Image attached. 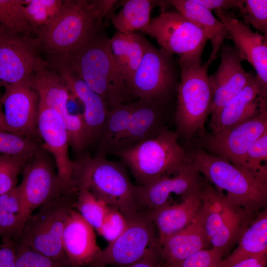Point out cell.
Masks as SVG:
<instances>
[{"label": "cell", "mask_w": 267, "mask_h": 267, "mask_svg": "<svg viewBox=\"0 0 267 267\" xmlns=\"http://www.w3.org/2000/svg\"><path fill=\"white\" fill-rule=\"evenodd\" d=\"M22 176L17 188L21 204L20 216L24 225L37 208L65 193L44 149L25 164Z\"/></svg>", "instance_id": "4fadbf2b"}, {"label": "cell", "mask_w": 267, "mask_h": 267, "mask_svg": "<svg viewBox=\"0 0 267 267\" xmlns=\"http://www.w3.org/2000/svg\"><path fill=\"white\" fill-rule=\"evenodd\" d=\"M127 220L124 232L101 250L90 266L129 265L142 259L151 249L160 248L156 228L148 213L140 212Z\"/></svg>", "instance_id": "7c38bea8"}, {"label": "cell", "mask_w": 267, "mask_h": 267, "mask_svg": "<svg viewBox=\"0 0 267 267\" xmlns=\"http://www.w3.org/2000/svg\"><path fill=\"white\" fill-rule=\"evenodd\" d=\"M257 213L233 204L204 180L199 215L209 244L223 256L239 241Z\"/></svg>", "instance_id": "52a82bcc"}, {"label": "cell", "mask_w": 267, "mask_h": 267, "mask_svg": "<svg viewBox=\"0 0 267 267\" xmlns=\"http://www.w3.org/2000/svg\"><path fill=\"white\" fill-rule=\"evenodd\" d=\"M29 82L37 92L39 102L54 110L61 117L68 132L69 145L76 154L87 148V134L82 114L70 113L68 103L71 93L50 64L41 57Z\"/></svg>", "instance_id": "30bf717a"}, {"label": "cell", "mask_w": 267, "mask_h": 267, "mask_svg": "<svg viewBox=\"0 0 267 267\" xmlns=\"http://www.w3.org/2000/svg\"><path fill=\"white\" fill-rule=\"evenodd\" d=\"M74 208L98 233L109 206L89 190L80 189L77 191Z\"/></svg>", "instance_id": "1f68e13d"}, {"label": "cell", "mask_w": 267, "mask_h": 267, "mask_svg": "<svg viewBox=\"0 0 267 267\" xmlns=\"http://www.w3.org/2000/svg\"><path fill=\"white\" fill-rule=\"evenodd\" d=\"M267 92L258 76L251 73L244 88L211 118L212 133L231 129L255 116L267 105Z\"/></svg>", "instance_id": "44dd1931"}, {"label": "cell", "mask_w": 267, "mask_h": 267, "mask_svg": "<svg viewBox=\"0 0 267 267\" xmlns=\"http://www.w3.org/2000/svg\"><path fill=\"white\" fill-rule=\"evenodd\" d=\"M143 37L136 32L122 33L117 31L110 38L112 56L128 88L144 54Z\"/></svg>", "instance_id": "83f0119b"}, {"label": "cell", "mask_w": 267, "mask_h": 267, "mask_svg": "<svg viewBox=\"0 0 267 267\" xmlns=\"http://www.w3.org/2000/svg\"><path fill=\"white\" fill-rule=\"evenodd\" d=\"M222 257L216 249H204L171 267H221Z\"/></svg>", "instance_id": "60d3db41"}, {"label": "cell", "mask_w": 267, "mask_h": 267, "mask_svg": "<svg viewBox=\"0 0 267 267\" xmlns=\"http://www.w3.org/2000/svg\"><path fill=\"white\" fill-rule=\"evenodd\" d=\"M156 1L150 0H127L122 8L110 17L111 23L117 31L133 33L140 30L144 32L148 27L150 13Z\"/></svg>", "instance_id": "4dcf8cb0"}, {"label": "cell", "mask_w": 267, "mask_h": 267, "mask_svg": "<svg viewBox=\"0 0 267 267\" xmlns=\"http://www.w3.org/2000/svg\"><path fill=\"white\" fill-rule=\"evenodd\" d=\"M169 3L176 11L194 24L211 42L212 51L208 59L213 62L218 57L225 39L228 37L224 24L216 19L209 9L195 0H172Z\"/></svg>", "instance_id": "4316f807"}, {"label": "cell", "mask_w": 267, "mask_h": 267, "mask_svg": "<svg viewBox=\"0 0 267 267\" xmlns=\"http://www.w3.org/2000/svg\"></svg>", "instance_id": "f907efd6"}, {"label": "cell", "mask_w": 267, "mask_h": 267, "mask_svg": "<svg viewBox=\"0 0 267 267\" xmlns=\"http://www.w3.org/2000/svg\"><path fill=\"white\" fill-rule=\"evenodd\" d=\"M170 105V103L151 99L134 100L129 123L113 155L154 137L167 130L165 120Z\"/></svg>", "instance_id": "7402d4cb"}, {"label": "cell", "mask_w": 267, "mask_h": 267, "mask_svg": "<svg viewBox=\"0 0 267 267\" xmlns=\"http://www.w3.org/2000/svg\"><path fill=\"white\" fill-rule=\"evenodd\" d=\"M209 245L198 213L191 223L168 237L161 246L163 267H171Z\"/></svg>", "instance_id": "484cf974"}, {"label": "cell", "mask_w": 267, "mask_h": 267, "mask_svg": "<svg viewBox=\"0 0 267 267\" xmlns=\"http://www.w3.org/2000/svg\"><path fill=\"white\" fill-rule=\"evenodd\" d=\"M239 9L246 25L267 35V0H244Z\"/></svg>", "instance_id": "74e56055"}, {"label": "cell", "mask_w": 267, "mask_h": 267, "mask_svg": "<svg viewBox=\"0 0 267 267\" xmlns=\"http://www.w3.org/2000/svg\"><path fill=\"white\" fill-rule=\"evenodd\" d=\"M214 11L225 26L228 37L234 42L242 60H246L254 67L267 89V35L253 32L227 11Z\"/></svg>", "instance_id": "603a6c76"}, {"label": "cell", "mask_w": 267, "mask_h": 267, "mask_svg": "<svg viewBox=\"0 0 267 267\" xmlns=\"http://www.w3.org/2000/svg\"><path fill=\"white\" fill-rule=\"evenodd\" d=\"M202 186L181 198L180 202L170 203L148 213L156 228L160 247L196 219L201 206Z\"/></svg>", "instance_id": "d4e9b609"}, {"label": "cell", "mask_w": 267, "mask_h": 267, "mask_svg": "<svg viewBox=\"0 0 267 267\" xmlns=\"http://www.w3.org/2000/svg\"><path fill=\"white\" fill-rule=\"evenodd\" d=\"M31 159L9 155L0 170V195L15 187L18 177Z\"/></svg>", "instance_id": "f35d334b"}, {"label": "cell", "mask_w": 267, "mask_h": 267, "mask_svg": "<svg viewBox=\"0 0 267 267\" xmlns=\"http://www.w3.org/2000/svg\"><path fill=\"white\" fill-rule=\"evenodd\" d=\"M32 35L0 28V87L28 80L41 58Z\"/></svg>", "instance_id": "9a60e30c"}, {"label": "cell", "mask_w": 267, "mask_h": 267, "mask_svg": "<svg viewBox=\"0 0 267 267\" xmlns=\"http://www.w3.org/2000/svg\"><path fill=\"white\" fill-rule=\"evenodd\" d=\"M127 225L128 220L125 216L116 208L109 206L98 233L110 243L124 232Z\"/></svg>", "instance_id": "ab89813d"}, {"label": "cell", "mask_w": 267, "mask_h": 267, "mask_svg": "<svg viewBox=\"0 0 267 267\" xmlns=\"http://www.w3.org/2000/svg\"><path fill=\"white\" fill-rule=\"evenodd\" d=\"M142 61L128 89L135 99H151L170 103L177 94L180 67L174 55L153 45L144 37Z\"/></svg>", "instance_id": "9c48e42d"}, {"label": "cell", "mask_w": 267, "mask_h": 267, "mask_svg": "<svg viewBox=\"0 0 267 267\" xmlns=\"http://www.w3.org/2000/svg\"><path fill=\"white\" fill-rule=\"evenodd\" d=\"M9 155L0 154V170Z\"/></svg>", "instance_id": "681fc988"}, {"label": "cell", "mask_w": 267, "mask_h": 267, "mask_svg": "<svg viewBox=\"0 0 267 267\" xmlns=\"http://www.w3.org/2000/svg\"><path fill=\"white\" fill-rule=\"evenodd\" d=\"M206 8L211 10L226 11L240 7L243 0H195Z\"/></svg>", "instance_id": "bcb514c9"}, {"label": "cell", "mask_w": 267, "mask_h": 267, "mask_svg": "<svg viewBox=\"0 0 267 267\" xmlns=\"http://www.w3.org/2000/svg\"><path fill=\"white\" fill-rule=\"evenodd\" d=\"M116 0H66L55 17L37 30L40 49L49 57L66 55L103 24Z\"/></svg>", "instance_id": "7a4b0ae2"}, {"label": "cell", "mask_w": 267, "mask_h": 267, "mask_svg": "<svg viewBox=\"0 0 267 267\" xmlns=\"http://www.w3.org/2000/svg\"><path fill=\"white\" fill-rule=\"evenodd\" d=\"M49 63L63 79L73 97L84 107L82 114L87 134V147L96 145L101 136L108 111L107 101L96 93L63 62L55 58Z\"/></svg>", "instance_id": "ac0fdd59"}, {"label": "cell", "mask_w": 267, "mask_h": 267, "mask_svg": "<svg viewBox=\"0 0 267 267\" xmlns=\"http://www.w3.org/2000/svg\"><path fill=\"white\" fill-rule=\"evenodd\" d=\"M94 230L77 210L71 211L65 222L62 246L72 267L90 266L100 253Z\"/></svg>", "instance_id": "cb8c5ba5"}, {"label": "cell", "mask_w": 267, "mask_h": 267, "mask_svg": "<svg viewBox=\"0 0 267 267\" xmlns=\"http://www.w3.org/2000/svg\"><path fill=\"white\" fill-rule=\"evenodd\" d=\"M73 181L76 192L80 189L89 190L108 206L118 209L127 219L142 212L136 185L132 183L122 161L81 155L73 161Z\"/></svg>", "instance_id": "3957f363"}, {"label": "cell", "mask_w": 267, "mask_h": 267, "mask_svg": "<svg viewBox=\"0 0 267 267\" xmlns=\"http://www.w3.org/2000/svg\"><path fill=\"white\" fill-rule=\"evenodd\" d=\"M28 80L4 86L1 100L5 131L35 140L39 98Z\"/></svg>", "instance_id": "2e32d148"}, {"label": "cell", "mask_w": 267, "mask_h": 267, "mask_svg": "<svg viewBox=\"0 0 267 267\" xmlns=\"http://www.w3.org/2000/svg\"><path fill=\"white\" fill-rule=\"evenodd\" d=\"M0 206L10 212L20 215L21 204L17 186L0 195Z\"/></svg>", "instance_id": "ee69618b"}, {"label": "cell", "mask_w": 267, "mask_h": 267, "mask_svg": "<svg viewBox=\"0 0 267 267\" xmlns=\"http://www.w3.org/2000/svg\"><path fill=\"white\" fill-rule=\"evenodd\" d=\"M220 51V65L209 77L213 92L211 118L244 88L251 76L243 68V60L235 46L223 44Z\"/></svg>", "instance_id": "ffe728a7"}, {"label": "cell", "mask_w": 267, "mask_h": 267, "mask_svg": "<svg viewBox=\"0 0 267 267\" xmlns=\"http://www.w3.org/2000/svg\"><path fill=\"white\" fill-rule=\"evenodd\" d=\"M76 194H63L41 205L27 220L16 242L49 258L67 259L62 235L65 221L74 209Z\"/></svg>", "instance_id": "ba28073f"}, {"label": "cell", "mask_w": 267, "mask_h": 267, "mask_svg": "<svg viewBox=\"0 0 267 267\" xmlns=\"http://www.w3.org/2000/svg\"><path fill=\"white\" fill-rule=\"evenodd\" d=\"M16 267H72L67 259H54L16 242Z\"/></svg>", "instance_id": "8d00e7d4"}, {"label": "cell", "mask_w": 267, "mask_h": 267, "mask_svg": "<svg viewBox=\"0 0 267 267\" xmlns=\"http://www.w3.org/2000/svg\"><path fill=\"white\" fill-rule=\"evenodd\" d=\"M0 28L29 35L36 33L27 19L24 0H0Z\"/></svg>", "instance_id": "d6a6232c"}, {"label": "cell", "mask_w": 267, "mask_h": 267, "mask_svg": "<svg viewBox=\"0 0 267 267\" xmlns=\"http://www.w3.org/2000/svg\"><path fill=\"white\" fill-rule=\"evenodd\" d=\"M27 19L35 31L49 23L57 14L63 0H24Z\"/></svg>", "instance_id": "836d02e7"}, {"label": "cell", "mask_w": 267, "mask_h": 267, "mask_svg": "<svg viewBox=\"0 0 267 267\" xmlns=\"http://www.w3.org/2000/svg\"><path fill=\"white\" fill-rule=\"evenodd\" d=\"M24 223L19 214L10 212L0 206V237L2 240L19 238Z\"/></svg>", "instance_id": "b9f144b4"}, {"label": "cell", "mask_w": 267, "mask_h": 267, "mask_svg": "<svg viewBox=\"0 0 267 267\" xmlns=\"http://www.w3.org/2000/svg\"><path fill=\"white\" fill-rule=\"evenodd\" d=\"M160 248H156L149 251L142 259L132 264L125 266H113L111 267H163L160 258ZM90 267H107L104 266H93Z\"/></svg>", "instance_id": "f6af8a7d"}, {"label": "cell", "mask_w": 267, "mask_h": 267, "mask_svg": "<svg viewBox=\"0 0 267 267\" xmlns=\"http://www.w3.org/2000/svg\"><path fill=\"white\" fill-rule=\"evenodd\" d=\"M16 241L6 239L2 240L0 246V267H16Z\"/></svg>", "instance_id": "7bdbcfd3"}, {"label": "cell", "mask_w": 267, "mask_h": 267, "mask_svg": "<svg viewBox=\"0 0 267 267\" xmlns=\"http://www.w3.org/2000/svg\"><path fill=\"white\" fill-rule=\"evenodd\" d=\"M160 48L178 56V61L201 63L208 41L202 30L177 11H163L150 21L143 32Z\"/></svg>", "instance_id": "8fae6325"}, {"label": "cell", "mask_w": 267, "mask_h": 267, "mask_svg": "<svg viewBox=\"0 0 267 267\" xmlns=\"http://www.w3.org/2000/svg\"><path fill=\"white\" fill-rule=\"evenodd\" d=\"M178 138L176 131L167 129L114 155L130 169L137 185H143L158 178L175 174L189 163Z\"/></svg>", "instance_id": "5b68a950"}, {"label": "cell", "mask_w": 267, "mask_h": 267, "mask_svg": "<svg viewBox=\"0 0 267 267\" xmlns=\"http://www.w3.org/2000/svg\"><path fill=\"white\" fill-rule=\"evenodd\" d=\"M170 176L158 178L143 185H136L141 211L149 213L172 203L170 199L172 194L182 198L201 188L204 182L200 173L190 162L174 176Z\"/></svg>", "instance_id": "d6986e66"}, {"label": "cell", "mask_w": 267, "mask_h": 267, "mask_svg": "<svg viewBox=\"0 0 267 267\" xmlns=\"http://www.w3.org/2000/svg\"><path fill=\"white\" fill-rule=\"evenodd\" d=\"M267 256H253L242 259L228 264L222 263L221 267H266Z\"/></svg>", "instance_id": "7dc6e473"}, {"label": "cell", "mask_w": 267, "mask_h": 267, "mask_svg": "<svg viewBox=\"0 0 267 267\" xmlns=\"http://www.w3.org/2000/svg\"><path fill=\"white\" fill-rule=\"evenodd\" d=\"M180 79L177 94L174 122L178 137L190 138L205 133V123L210 114L213 92L208 70L212 63L178 61Z\"/></svg>", "instance_id": "8992f818"}, {"label": "cell", "mask_w": 267, "mask_h": 267, "mask_svg": "<svg viewBox=\"0 0 267 267\" xmlns=\"http://www.w3.org/2000/svg\"><path fill=\"white\" fill-rule=\"evenodd\" d=\"M35 140L16 134L0 132V154L31 158L39 151Z\"/></svg>", "instance_id": "e575fe53"}, {"label": "cell", "mask_w": 267, "mask_h": 267, "mask_svg": "<svg viewBox=\"0 0 267 267\" xmlns=\"http://www.w3.org/2000/svg\"><path fill=\"white\" fill-rule=\"evenodd\" d=\"M189 162L233 204L258 213L266 208L267 180L222 158L199 149L192 153Z\"/></svg>", "instance_id": "277c9868"}, {"label": "cell", "mask_w": 267, "mask_h": 267, "mask_svg": "<svg viewBox=\"0 0 267 267\" xmlns=\"http://www.w3.org/2000/svg\"><path fill=\"white\" fill-rule=\"evenodd\" d=\"M107 102L109 109L135 100L112 56L104 24L70 53L55 56Z\"/></svg>", "instance_id": "6da1fadb"}, {"label": "cell", "mask_w": 267, "mask_h": 267, "mask_svg": "<svg viewBox=\"0 0 267 267\" xmlns=\"http://www.w3.org/2000/svg\"><path fill=\"white\" fill-rule=\"evenodd\" d=\"M267 133L257 139L250 147L245 155L243 169L255 176L267 180Z\"/></svg>", "instance_id": "d590c367"}, {"label": "cell", "mask_w": 267, "mask_h": 267, "mask_svg": "<svg viewBox=\"0 0 267 267\" xmlns=\"http://www.w3.org/2000/svg\"></svg>", "instance_id": "816d5d0a"}, {"label": "cell", "mask_w": 267, "mask_h": 267, "mask_svg": "<svg viewBox=\"0 0 267 267\" xmlns=\"http://www.w3.org/2000/svg\"><path fill=\"white\" fill-rule=\"evenodd\" d=\"M2 94L0 93V132L6 131L4 125V115L1 100Z\"/></svg>", "instance_id": "c3c4849f"}, {"label": "cell", "mask_w": 267, "mask_h": 267, "mask_svg": "<svg viewBox=\"0 0 267 267\" xmlns=\"http://www.w3.org/2000/svg\"><path fill=\"white\" fill-rule=\"evenodd\" d=\"M267 133V105L254 117L228 130L200 135L201 145L211 154L242 168L251 145Z\"/></svg>", "instance_id": "5bb4252c"}, {"label": "cell", "mask_w": 267, "mask_h": 267, "mask_svg": "<svg viewBox=\"0 0 267 267\" xmlns=\"http://www.w3.org/2000/svg\"><path fill=\"white\" fill-rule=\"evenodd\" d=\"M134 100L122 103L109 109L100 138L95 145V156L113 155L125 133L133 110Z\"/></svg>", "instance_id": "f546056e"}, {"label": "cell", "mask_w": 267, "mask_h": 267, "mask_svg": "<svg viewBox=\"0 0 267 267\" xmlns=\"http://www.w3.org/2000/svg\"><path fill=\"white\" fill-rule=\"evenodd\" d=\"M267 210L259 211L238 241L237 247L223 261L228 264L253 256H267Z\"/></svg>", "instance_id": "f1b7e54d"}, {"label": "cell", "mask_w": 267, "mask_h": 267, "mask_svg": "<svg viewBox=\"0 0 267 267\" xmlns=\"http://www.w3.org/2000/svg\"><path fill=\"white\" fill-rule=\"evenodd\" d=\"M38 132L44 141V148L54 157L57 176L65 194L75 193L73 181V161L69 157L67 131L60 116L39 102Z\"/></svg>", "instance_id": "e0dca14e"}]
</instances>
